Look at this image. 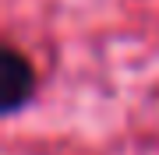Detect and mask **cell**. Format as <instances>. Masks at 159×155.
Segmentation results:
<instances>
[{
  "mask_svg": "<svg viewBox=\"0 0 159 155\" xmlns=\"http://www.w3.org/2000/svg\"><path fill=\"white\" fill-rule=\"evenodd\" d=\"M32 63L21 57L18 50H4L0 60V85H4V113H18L32 99Z\"/></svg>",
  "mask_w": 159,
  "mask_h": 155,
  "instance_id": "obj_1",
  "label": "cell"
}]
</instances>
